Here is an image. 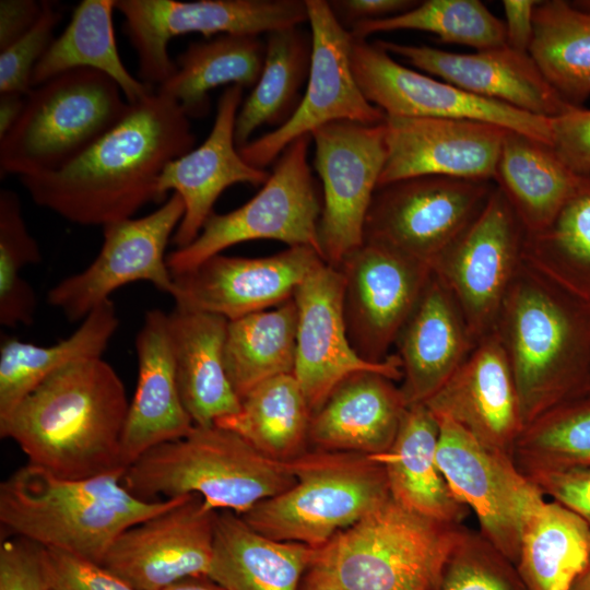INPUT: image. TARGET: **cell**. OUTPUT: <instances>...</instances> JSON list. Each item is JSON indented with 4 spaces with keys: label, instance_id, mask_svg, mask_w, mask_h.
Listing matches in <instances>:
<instances>
[{
    "label": "cell",
    "instance_id": "cell-30",
    "mask_svg": "<svg viewBox=\"0 0 590 590\" xmlns=\"http://www.w3.org/2000/svg\"><path fill=\"white\" fill-rule=\"evenodd\" d=\"M439 424L424 403L406 408L391 447L374 456L384 467L391 498L423 517L460 524L468 508L451 492L437 462Z\"/></svg>",
    "mask_w": 590,
    "mask_h": 590
},
{
    "label": "cell",
    "instance_id": "cell-45",
    "mask_svg": "<svg viewBox=\"0 0 590 590\" xmlns=\"http://www.w3.org/2000/svg\"><path fill=\"white\" fill-rule=\"evenodd\" d=\"M439 590H528L516 565L481 533L463 530L444 567Z\"/></svg>",
    "mask_w": 590,
    "mask_h": 590
},
{
    "label": "cell",
    "instance_id": "cell-2",
    "mask_svg": "<svg viewBox=\"0 0 590 590\" xmlns=\"http://www.w3.org/2000/svg\"><path fill=\"white\" fill-rule=\"evenodd\" d=\"M126 389L102 357L51 374L9 414L0 436L13 440L27 463L66 480L121 472V440L129 410Z\"/></svg>",
    "mask_w": 590,
    "mask_h": 590
},
{
    "label": "cell",
    "instance_id": "cell-14",
    "mask_svg": "<svg viewBox=\"0 0 590 590\" xmlns=\"http://www.w3.org/2000/svg\"><path fill=\"white\" fill-rule=\"evenodd\" d=\"M184 213L181 197L173 192L148 215L104 226V240L96 258L80 273L52 286L47 303L68 320L78 321L109 300L113 292L132 282H149L170 295L174 278L165 252Z\"/></svg>",
    "mask_w": 590,
    "mask_h": 590
},
{
    "label": "cell",
    "instance_id": "cell-5",
    "mask_svg": "<svg viewBox=\"0 0 590 590\" xmlns=\"http://www.w3.org/2000/svg\"><path fill=\"white\" fill-rule=\"evenodd\" d=\"M294 482L286 461L262 455L236 433L214 424L194 425L186 436L149 449L121 479L143 500L197 494L206 508L239 516Z\"/></svg>",
    "mask_w": 590,
    "mask_h": 590
},
{
    "label": "cell",
    "instance_id": "cell-34",
    "mask_svg": "<svg viewBox=\"0 0 590 590\" xmlns=\"http://www.w3.org/2000/svg\"><path fill=\"white\" fill-rule=\"evenodd\" d=\"M118 326L116 308L109 299L95 307L71 335L54 345L2 335L0 418L51 374L76 361L102 357Z\"/></svg>",
    "mask_w": 590,
    "mask_h": 590
},
{
    "label": "cell",
    "instance_id": "cell-13",
    "mask_svg": "<svg viewBox=\"0 0 590 590\" xmlns=\"http://www.w3.org/2000/svg\"><path fill=\"white\" fill-rule=\"evenodd\" d=\"M314 166L323 201L318 223L322 259L338 268L364 243V224L387 160L385 122L340 120L317 128Z\"/></svg>",
    "mask_w": 590,
    "mask_h": 590
},
{
    "label": "cell",
    "instance_id": "cell-12",
    "mask_svg": "<svg viewBox=\"0 0 590 590\" xmlns=\"http://www.w3.org/2000/svg\"><path fill=\"white\" fill-rule=\"evenodd\" d=\"M526 232L510 202L495 187L481 212L433 263L477 343L493 332L522 262Z\"/></svg>",
    "mask_w": 590,
    "mask_h": 590
},
{
    "label": "cell",
    "instance_id": "cell-1",
    "mask_svg": "<svg viewBox=\"0 0 590 590\" xmlns=\"http://www.w3.org/2000/svg\"><path fill=\"white\" fill-rule=\"evenodd\" d=\"M194 143L181 107L154 90L76 158L20 179L37 205L79 225L104 227L148 203L162 204L160 176Z\"/></svg>",
    "mask_w": 590,
    "mask_h": 590
},
{
    "label": "cell",
    "instance_id": "cell-44",
    "mask_svg": "<svg viewBox=\"0 0 590 590\" xmlns=\"http://www.w3.org/2000/svg\"><path fill=\"white\" fill-rule=\"evenodd\" d=\"M42 261V252L30 234L19 196L0 190V323L28 326L36 310V297L21 271Z\"/></svg>",
    "mask_w": 590,
    "mask_h": 590
},
{
    "label": "cell",
    "instance_id": "cell-8",
    "mask_svg": "<svg viewBox=\"0 0 590 590\" xmlns=\"http://www.w3.org/2000/svg\"><path fill=\"white\" fill-rule=\"evenodd\" d=\"M119 85L93 69H74L35 86L12 129L0 139V174L20 177L67 165L128 113Z\"/></svg>",
    "mask_w": 590,
    "mask_h": 590
},
{
    "label": "cell",
    "instance_id": "cell-7",
    "mask_svg": "<svg viewBox=\"0 0 590 590\" xmlns=\"http://www.w3.org/2000/svg\"><path fill=\"white\" fill-rule=\"evenodd\" d=\"M286 462L294 484L240 516L270 539L318 548L390 497L374 456L316 449Z\"/></svg>",
    "mask_w": 590,
    "mask_h": 590
},
{
    "label": "cell",
    "instance_id": "cell-11",
    "mask_svg": "<svg viewBox=\"0 0 590 590\" xmlns=\"http://www.w3.org/2000/svg\"><path fill=\"white\" fill-rule=\"evenodd\" d=\"M139 59L143 83L162 84L176 71L172 38L198 33L260 35L308 22L306 0H115Z\"/></svg>",
    "mask_w": 590,
    "mask_h": 590
},
{
    "label": "cell",
    "instance_id": "cell-19",
    "mask_svg": "<svg viewBox=\"0 0 590 590\" xmlns=\"http://www.w3.org/2000/svg\"><path fill=\"white\" fill-rule=\"evenodd\" d=\"M296 378L312 413L347 377L378 371L392 380L402 379L398 355L370 363L353 349L343 312V276L326 261L318 263L296 288Z\"/></svg>",
    "mask_w": 590,
    "mask_h": 590
},
{
    "label": "cell",
    "instance_id": "cell-54",
    "mask_svg": "<svg viewBox=\"0 0 590 590\" xmlns=\"http://www.w3.org/2000/svg\"><path fill=\"white\" fill-rule=\"evenodd\" d=\"M26 95L0 93V139L15 125L25 107Z\"/></svg>",
    "mask_w": 590,
    "mask_h": 590
},
{
    "label": "cell",
    "instance_id": "cell-21",
    "mask_svg": "<svg viewBox=\"0 0 590 590\" xmlns=\"http://www.w3.org/2000/svg\"><path fill=\"white\" fill-rule=\"evenodd\" d=\"M321 261L308 246H292L267 257L212 256L173 276L175 308L216 315L231 321L279 306Z\"/></svg>",
    "mask_w": 590,
    "mask_h": 590
},
{
    "label": "cell",
    "instance_id": "cell-52",
    "mask_svg": "<svg viewBox=\"0 0 590 590\" xmlns=\"http://www.w3.org/2000/svg\"><path fill=\"white\" fill-rule=\"evenodd\" d=\"M44 1H0V51L25 35L38 21Z\"/></svg>",
    "mask_w": 590,
    "mask_h": 590
},
{
    "label": "cell",
    "instance_id": "cell-10",
    "mask_svg": "<svg viewBox=\"0 0 590 590\" xmlns=\"http://www.w3.org/2000/svg\"><path fill=\"white\" fill-rule=\"evenodd\" d=\"M495 187L493 180L445 176H417L377 187L364 243L432 267L481 212Z\"/></svg>",
    "mask_w": 590,
    "mask_h": 590
},
{
    "label": "cell",
    "instance_id": "cell-58",
    "mask_svg": "<svg viewBox=\"0 0 590 590\" xmlns=\"http://www.w3.org/2000/svg\"><path fill=\"white\" fill-rule=\"evenodd\" d=\"M571 5L587 14H590V0L573 1Z\"/></svg>",
    "mask_w": 590,
    "mask_h": 590
},
{
    "label": "cell",
    "instance_id": "cell-59",
    "mask_svg": "<svg viewBox=\"0 0 590 590\" xmlns=\"http://www.w3.org/2000/svg\"><path fill=\"white\" fill-rule=\"evenodd\" d=\"M581 394H588V396H590V370H589V375H588V379H587L586 386H585L583 391H582Z\"/></svg>",
    "mask_w": 590,
    "mask_h": 590
},
{
    "label": "cell",
    "instance_id": "cell-6",
    "mask_svg": "<svg viewBox=\"0 0 590 590\" xmlns=\"http://www.w3.org/2000/svg\"><path fill=\"white\" fill-rule=\"evenodd\" d=\"M460 524L405 509L391 496L324 545L311 564L345 590H439Z\"/></svg>",
    "mask_w": 590,
    "mask_h": 590
},
{
    "label": "cell",
    "instance_id": "cell-50",
    "mask_svg": "<svg viewBox=\"0 0 590 590\" xmlns=\"http://www.w3.org/2000/svg\"><path fill=\"white\" fill-rule=\"evenodd\" d=\"M550 120L557 156L574 173L590 174V109L573 106Z\"/></svg>",
    "mask_w": 590,
    "mask_h": 590
},
{
    "label": "cell",
    "instance_id": "cell-22",
    "mask_svg": "<svg viewBox=\"0 0 590 590\" xmlns=\"http://www.w3.org/2000/svg\"><path fill=\"white\" fill-rule=\"evenodd\" d=\"M378 187L417 176L493 180L507 130L484 121L386 116Z\"/></svg>",
    "mask_w": 590,
    "mask_h": 590
},
{
    "label": "cell",
    "instance_id": "cell-9",
    "mask_svg": "<svg viewBox=\"0 0 590 590\" xmlns=\"http://www.w3.org/2000/svg\"><path fill=\"white\" fill-rule=\"evenodd\" d=\"M310 142V134L291 142L255 197L231 212H213L191 244L168 253L172 275L182 274L228 247L257 239L308 246L321 256L318 223L322 203L308 163Z\"/></svg>",
    "mask_w": 590,
    "mask_h": 590
},
{
    "label": "cell",
    "instance_id": "cell-55",
    "mask_svg": "<svg viewBox=\"0 0 590 590\" xmlns=\"http://www.w3.org/2000/svg\"><path fill=\"white\" fill-rule=\"evenodd\" d=\"M299 590H345L329 574L310 565L305 573Z\"/></svg>",
    "mask_w": 590,
    "mask_h": 590
},
{
    "label": "cell",
    "instance_id": "cell-20",
    "mask_svg": "<svg viewBox=\"0 0 590 590\" xmlns=\"http://www.w3.org/2000/svg\"><path fill=\"white\" fill-rule=\"evenodd\" d=\"M216 511L197 494L125 530L108 550L105 569L135 590H162L210 569Z\"/></svg>",
    "mask_w": 590,
    "mask_h": 590
},
{
    "label": "cell",
    "instance_id": "cell-33",
    "mask_svg": "<svg viewBox=\"0 0 590 590\" xmlns=\"http://www.w3.org/2000/svg\"><path fill=\"white\" fill-rule=\"evenodd\" d=\"M266 42L258 35L222 34L190 43L175 60L176 71L156 87L189 119L210 113V92L221 85L253 87L262 72Z\"/></svg>",
    "mask_w": 590,
    "mask_h": 590
},
{
    "label": "cell",
    "instance_id": "cell-56",
    "mask_svg": "<svg viewBox=\"0 0 590 590\" xmlns=\"http://www.w3.org/2000/svg\"><path fill=\"white\" fill-rule=\"evenodd\" d=\"M162 590H224L209 576H192L181 579Z\"/></svg>",
    "mask_w": 590,
    "mask_h": 590
},
{
    "label": "cell",
    "instance_id": "cell-41",
    "mask_svg": "<svg viewBox=\"0 0 590 590\" xmlns=\"http://www.w3.org/2000/svg\"><path fill=\"white\" fill-rule=\"evenodd\" d=\"M522 260L590 305V174L542 232L526 236Z\"/></svg>",
    "mask_w": 590,
    "mask_h": 590
},
{
    "label": "cell",
    "instance_id": "cell-42",
    "mask_svg": "<svg viewBox=\"0 0 590 590\" xmlns=\"http://www.w3.org/2000/svg\"><path fill=\"white\" fill-rule=\"evenodd\" d=\"M401 30L433 33L445 43L476 51L507 44L504 22L479 0H426L401 14L356 24L349 32L353 39L366 40L375 33Z\"/></svg>",
    "mask_w": 590,
    "mask_h": 590
},
{
    "label": "cell",
    "instance_id": "cell-40",
    "mask_svg": "<svg viewBox=\"0 0 590 590\" xmlns=\"http://www.w3.org/2000/svg\"><path fill=\"white\" fill-rule=\"evenodd\" d=\"M529 55L567 104L580 107L590 96V14L568 1H539Z\"/></svg>",
    "mask_w": 590,
    "mask_h": 590
},
{
    "label": "cell",
    "instance_id": "cell-18",
    "mask_svg": "<svg viewBox=\"0 0 590 590\" xmlns=\"http://www.w3.org/2000/svg\"><path fill=\"white\" fill-rule=\"evenodd\" d=\"M347 335L367 362L382 363L416 307L432 267L385 246L363 243L338 267Z\"/></svg>",
    "mask_w": 590,
    "mask_h": 590
},
{
    "label": "cell",
    "instance_id": "cell-49",
    "mask_svg": "<svg viewBox=\"0 0 590 590\" xmlns=\"http://www.w3.org/2000/svg\"><path fill=\"white\" fill-rule=\"evenodd\" d=\"M523 474L544 497H551L590 526V467L535 469Z\"/></svg>",
    "mask_w": 590,
    "mask_h": 590
},
{
    "label": "cell",
    "instance_id": "cell-47",
    "mask_svg": "<svg viewBox=\"0 0 590 590\" xmlns=\"http://www.w3.org/2000/svg\"><path fill=\"white\" fill-rule=\"evenodd\" d=\"M49 590H135L103 566L44 547Z\"/></svg>",
    "mask_w": 590,
    "mask_h": 590
},
{
    "label": "cell",
    "instance_id": "cell-38",
    "mask_svg": "<svg viewBox=\"0 0 590 590\" xmlns=\"http://www.w3.org/2000/svg\"><path fill=\"white\" fill-rule=\"evenodd\" d=\"M312 411L293 374L266 380L240 399L237 413L214 423L262 455L290 461L305 452Z\"/></svg>",
    "mask_w": 590,
    "mask_h": 590
},
{
    "label": "cell",
    "instance_id": "cell-48",
    "mask_svg": "<svg viewBox=\"0 0 590 590\" xmlns=\"http://www.w3.org/2000/svg\"><path fill=\"white\" fill-rule=\"evenodd\" d=\"M0 590H49L44 547L21 536L2 541Z\"/></svg>",
    "mask_w": 590,
    "mask_h": 590
},
{
    "label": "cell",
    "instance_id": "cell-24",
    "mask_svg": "<svg viewBox=\"0 0 590 590\" xmlns=\"http://www.w3.org/2000/svg\"><path fill=\"white\" fill-rule=\"evenodd\" d=\"M243 87L227 86L221 94L208 138L196 149L166 165L158 179V192L166 200L169 191L185 204L182 220L172 243L177 248L191 244L213 213L221 193L235 184L263 185L270 177L264 169L249 165L235 142L237 114Z\"/></svg>",
    "mask_w": 590,
    "mask_h": 590
},
{
    "label": "cell",
    "instance_id": "cell-29",
    "mask_svg": "<svg viewBox=\"0 0 590 590\" xmlns=\"http://www.w3.org/2000/svg\"><path fill=\"white\" fill-rule=\"evenodd\" d=\"M227 323L206 312L175 308L168 314L178 390L196 426L213 425L240 408L224 366Z\"/></svg>",
    "mask_w": 590,
    "mask_h": 590
},
{
    "label": "cell",
    "instance_id": "cell-31",
    "mask_svg": "<svg viewBox=\"0 0 590 590\" xmlns=\"http://www.w3.org/2000/svg\"><path fill=\"white\" fill-rule=\"evenodd\" d=\"M314 548L270 539L239 515L216 511L208 576L224 590H299Z\"/></svg>",
    "mask_w": 590,
    "mask_h": 590
},
{
    "label": "cell",
    "instance_id": "cell-15",
    "mask_svg": "<svg viewBox=\"0 0 590 590\" xmlns=\"http://www.w3.org/2000/svg\"><path fill=\"white\" fill-rule=\"evenodd\" d=\"M306 5L312 37L306 88L290 120L239 150L243 158L256 168L264 169L295 139L327 123L351 120L377 125L386 118L366 99L354 78L351 33L338 22L328 1L306 0Z\"/></svg>",
    "mask_w": 590,
    "mask_h": 590
},
{
    "label": "cell",
    "instance_id": "cell-4",
    "mask_svg": "<svg viewBox=\"0 0 590 590\" xmlns=\"http://www.w3.org/2000/svg\"><path fill=\"white\" fill-rule=\"evenodd\" d=\"M122 475L66 480L26 463L0 484V522L13 536L102 565L125 530L182 497L140 499L122 485Z\"/></svg>",
    "mask_w": 590,
    "mask_h": 590
},
{
    "label": "cell",
    "instance_id": "cell-28",
    "mask_svg": "<svg viewBox=\"0 0 590 590\" xmlns=\"http://www.w3.org/2000/svg\"><path fill=\"white\" fill-rule=\"evenodd\" d=\"M408 404L394 380L378 371L343 380L312 413L316 449L377 456L392 445Z\"/></svg>",
    "mask_w": 590,
    "mask_h": 590
},
{
    "label": "cell",
    "instance_id": "cell-39",
    "mask_svg": "<svg viewBox=\"0 0 590 590\" xmlns=\"http://www.w3.org/2000/svg\"><path fill=\"white\" fill-rule=\"evenodd\" d=\"M297 308L294 299L228 321L224 366L239 399L259 384L294 374Z\"/></svg>",
    "mask_w": 590,
    "mask_h": 590
},
{
    "label": "cell",
    "instance_id": "cell-17",
    "mask_svg": "<svg viewBox=\"0 0 590 590\" xmlns=\"http://www.w3.org/2000/svg\"><path fill=\"white\" fill-rule=\"evenodd\" d=\"M351 66L363 95L386 116L484 121L551 145L550 118L473 95L406 68L376 43L353 39Z\"/></svg>",
    "mask_w": 590,
    "mask_h": 590
},
{
    "label": "cell",
    "instance_id": "cell-43",
    "mask_svg": "<svg viewBox=\"0 0 590 590\" xmlns=\"http://www.w3.org/2000/svg\"><path fill=\"white\" fill-rule=\"evenodd\" d=\"M512 460L522 473L590 467V396L568 399L524 426Z\"/></svg>",
    "mask_w": 590,
    "mask_h": 590
},
{
    "label": "cell",
    "instance_id": "cell-57",
    "mask_svg": "<svg viewBox=\"0 0 590 590\" xmlns=\"http://www.w3.org/2000/svg\"><path fill=\"white\" fill-rule=\"evenodd\" d=\"M571 590H590V558Z\"/></svg>",
    "mask_w": 590,
    "mask_h": 590
},
{
    "label": "cell",
    "instance_id": "cell-27",
    "mask_svg": "<svg viewBox=\"0 0 590 590\" xmlns=\"http://www.w3.org/2000/svg\"><path fill=\"white\" fill-rule=\"evenodd\" d=\"M475 344L456 299L433 273L396 341L408 406L432 398Z\"/></svg>",
    "mask_w": 590,
    "mask_h": 590
},
{
    "label": "cell",
    "instance_id": "cell-36",
    "mask_svg": "<svg viewBox=\"0 0 590 590\" xmlns=\"http://www.w3.org/2000/svg\"><path fill=\"white\" fill-rule=\"evenodd\" d=\"M115 0H82L64 31L54 39L32 74V87L74 69H93L111 78L128 103L154 90L125 67L116 45L113 13Z\"/></svg>",
    "mask_w": 590,
    "mask_h": 590
},
{
    "label": "cell",
    "instance_id": "cell-51",
    "mask_svg": "<svg viewBox=\"0 0 590 590\" xmlns=\"http://www.w3.org/2000/svg\"><path fill=\"white\" fill-rule=\"evenodd\" d=\"M414 0H332L328 1L338 22L347 31L359 23L388 19L414 8Z\"/></svg>",
    "mask_w": 590,
    "mask_h": 590
},
{
    "label": "cell",
    "instance_id": "cell-25",
    "mask_svg": "<svg viewBox=\"0 0 590 590\" xmlns=\"http://www.w3.org/2000/svg\"><path fill=\"white\" fill-rule=\"evenodd\" d=\"M376 44L468 93L535 116L553 118L573 107L546 82L529 54L519 52L507 44L472 54L387 40Z\"/></svg>",
    "mask_w": 590,
    "mask_h": 590
},
{
    "label": "cell",
    "instance_id": "cell-26",
    "mask_svg": "<svg viewBox=\"0 0 590 590\" xmlns=\"http://www.w3.org/2000/svg\"><path fill=\"white\" fill-rule=\"evenodd\" d=\"M135 352L138 380L121 440L125 469L149 449L179 439L194 426L178 390L168 314L156 308L145 312Z\"/></svg>",
    "mask_w": 590,
    "mask_h": 590
},
{
    "label": "cell",
    "instance_id": "cell-35",
    "mask_svg": "<svg viewBox=\"0 0 590 590\" xmlns=\"http://www.w3.org/2000/svg\"><path fill=\"white\" fill-rule=\"evenodd\" d=\"M590 558V526L545 498L528 514L517 570L528 590H571Z\"/></svg>",
    "mask_w": 590,
    "mask_h": 590
},
{
    "label": "cell",
    "instance_id": "cell-3",
    "mask_svg": "<svg viewBox=\"0 0 590 590\" xmlns=\"http://www.w3.org/2000/svg\"><path fill=\"white\" fill-rule=\"evenodd\" d=\"M494 331L510 365L524 426L582 393L590 370L589 304L522 260Z\"/></svg>",
    "mask_w": 590,
    "mask_h": 590
},
{
    "label": "cell",
    "instance_id": "cell-53",
    "mask_svg": "<svg viewBox=\"0 0 590 590\" xmlns=\"http://www.w3.org/2000/svg\"><path fill=\"white\" fill-rule=\"evenodd\" d=\"M539 1L504 0L506 43L512 49L529 54L533 36L534 9Z\"/></svg>",
    "mask_w": 590,
    "mask_h": 590
},
{
    "label": "cell",
    "instance_id": "cell-23",
    "mask_svg": "<svg viewBox=\"0 0 590 590\" xmlns=\"http://www.w3.org/2000/svg\"><path fill=\"white\" fill-rule=\"evenodd\" d=\"M424 404L486 447L512 458L524 427L510 365L498 334L483 337Z\"/></svg>",
    "mask_w": 590,
    "mask_h": 590
},
{
    "label": "cell",
    "instance_id": "cell-16",
    "mask_svg": "<svg viewBox=\"0 0 590 590\" xmlns=\"http://www.w3.org/2000/svg\"><path fill=\"white\" fill-rule=\"evenodd\" d=\"M436 418L437 462L451 492L472 509L480 533L516 565L523 522L544 496L512 458L486 447L455 422Z\"/></svg>",
    "mask_w": 590,
    "mask_h": 590
},
{
    "label": "cell",
    "instance_id": "cell-37",
    "mask_svg": "<svg viewBox=\"0 0 590 590\" xmlns=\"http://www.w3.org/2000/svg\"><path fill=\"white\" fill-rule=\"evenodd\" d=\"M311 56L310 31L292 26L267 34L261 75L236 118L238 150L263 125L279 128L294 115L302 101L300 90L308 81Z\"/></svg>",
    "mask_w": 590,
    "mask_h": 590
},
{
    "label": "cell",
    "instance_id": "cell-32",
    "mask_svg": "<svg viewBox=\"0 0 590 590\" xmlns=\"http://www.w3.org/2000/svg\"><path fill=\"white\" fill-rule=\"evenodd\" d=\"M580 176L562 162L550 144L507 130L494 181L510 202L526 236H532L551 224Z\"/></svg>",
    "mask_w": 590,
    "mask_h": 590
},
{
    "label": "cell",
    "instance_id": "cell-46",
    "mask_svg": "<svg viewBox=\"0 0 590 590\" xmlns=\"http://www.w3.org/2000/svg\"><path fill=\"white\" fill-rule=\"evenodd\" d=\"M61 20L55 4L44 1L40 17L20 39L0 51V93L27 95L33 71L54 42V30Z\"/></svg>",
    "mask_w": 590,
    "mask_h": 590
}]
</instances>
